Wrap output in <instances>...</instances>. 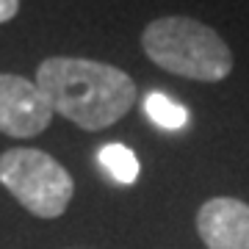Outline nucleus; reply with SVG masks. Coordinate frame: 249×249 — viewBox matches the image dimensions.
Here are the masks:
<instances>
[{"label": "nucleus", "mask_w": 249, "mask_h": 249, "mask_svg": "<svg viewBox=\"0 0 249 249\" xmlns=\"http://www.w3.org/2000/svg\"><path fill=\"white\" fill-rule=\"evenodd\" d=\"M36 86L53 114L75 122L80 130H106L136 103L133 78L114 64L91 58H45L36 70Z\"/></svg>", "instance_id": "f257e3e1"}, {"label": "nucleus", "mask_w": 249, "mask_h": 249, "mask_svg": "<svg viewBox=\"0 0 249 249\" xmlns=\"http://www.w3.org/2000/svg\"><path fill=\"white\" fill-rule=\"evenodd\" d=\"M142 47L155 67L178 78L219 83L232 72V50L211 25L191 17H158L144 28Z\"/></svg>", "instance_id": "f03ea898"}, {"label": "nucleus", "mask_w": 249, "mask_h": 249, "mask_svg": "<svg viewBox=\"0 0 249 249\" xmlns=\"http://www.w3.org/2000/svg\"><path fill=\"white\" fill-rule=\"evenodd\" d=\"M0 183L39 219H58L75 196L70 172L50 152L31 147H14L0 155Z\"/></svg>", "instance_id": "7ed1b4c3"}, {"label": "nucleus", "mask_w": 249, "mask_h": 249, "mask_svg": "<svg viewBox=\"0 0 249 249\" xmlns=\"http://www.w3.org/2000/svg\"><path fill=\"white\" fill-rule=\"evenodd\" d=\"M53 119V108L36 80L0 72V133L11 139H34Z\"/></svg>", "instance_id": "20e7f679"}, {"label": "nucleus", "mask_w": 249, "mask_h": 249, "mask_svg": "<svg viewBox=\"0 0 249 249\" xmlns=\"http://www.w3.org/2000/svg\"><path fill=\"white\" fill-rule=\"evenodd\" d=\"M196 232L208 249H249V205L213 196L196 213Z\"/></svg>", "instance_id": "39448f33"}, {"label": "nucleus", "mask_w": 249, "mask_h": 249, "mask_svg": "<svg viewBox=\"0 0 249 249\" xmlns=\"http://www.w3.org/2000/svg\"><path fill=\"white\" fill-rule=\"evenodd\" d=\"M97 160L100 166L122 186H130L139 180V172H142V163L136 158V152L130 147H124L119 142H111V144H103L97 150Z\"/></svg>", "instance_id": "423d86ee"}, {"label": "nucleus", "mask_w": 249, "mask_h": 249, "mask_svg": "<svg viewBox=\"0 0 249 249\" xmlns=\"http://www.w3.org/2000/svg\"><path fill=\"white\" fill-rule=\"evenodd\" d=\"M144 114H147V119L152 124H158L163 130H183L191 122L188 108L180 106L178 100H172L163 91H150L144 97Z\"/></svg>", "instance_id": "0eeeda50"}, {"label": "nucleus", "mask_w": 249, "mask_h": 249, "mask_svg": "<svg viewBox=\"0 0 249 249\" xmlns=\"http://www.w3.org/2000/svg\"><path fill=\"white\" fill-rule=\"evenodd\" d=\"M19 11V0H0V25L17 17Z\"/></svg>", "instance_id": "6e6552de"}]
</instances>
